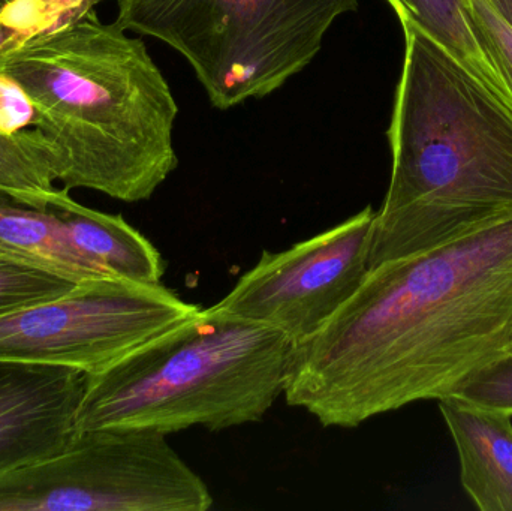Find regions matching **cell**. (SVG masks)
Masks as SVG:
<instances>
[{
	"label": "cell",
	"instance_id": "cell-6",
	"mask_svg": "<svg viewBox=\"0 0 512 511\" xmlns=\"http://www.w3.org/2000/svg\"><path fill=\"white\" fill-rule=\"evenodd\" d=\"M150 429L78 431L63 452L0 477V511H207L213 495Z\"/></svg>",
	"mask_w": 512,
	"mask_h": 511
},
{
	"label": "cell",
	"instance_id": "cell-21",
	"mask_svg": "<svg viewBox=\"0 0 512 511\" xmlns=\"http://www.w3.org/2000/svg\"><path fill=\"white\" fill-rule=\"evenodd\" d=\"M14 2V0H0V11H3V9L6 8V6L9 5V3Z\"/></svg>",
	"mask_w": 512,
	"mask_h": 511
},
{
	"label": "cell",
	"instance_id": "cell-2",
	"mask_svg": "<svg viewBox=\"0 0 512 511\" xmlns=\"http://www.w3.org/2000/svg\"><path fill=\"white\" fill-rule=\"evenodd\" d=\"M388 128L391 179L370 269L512 210V110L409 18ZM369 269V270H370Z\"/></svg>",
	"mask_w": 512,
	"mask_h": 511
},
{
	"label": "cell",
	"instance_id": "cell-13",
	"mask_svg": "<svg viewBox=\"0 0 512 511\" xmlns=\"http://www.w3.org/2000/svg\"><path fill=\"white\" fill-rule=\"evenodd\" d=\"M397 17L409 18L450 51L512 110V98L481 45L466 0H387Z\"/></svg>",
	"mask_w": 512,
	"mask_h": 511
},
{
	"label": "cell",
	"instance_id": "cell-4",
	"mask_svg": "<svg viewBox=\"0 0 512 511\" xmlns=\"http://www.w3.org/2000/svg\"><path fill=\"white\" fill-rule=\"evenodd\" d=\"M295 351L279 330L201 309L107 371L87 375L78 431L170 435L259 422L285 393Z\"/></svg>",
	"mask_w": 512,
	"mask_h": 511
},
{
	"label": "cell",
	"instance_id": "cell-5",
	"mask_svg": "<svg viewBox=\"0 0 512 511\" xmlns=\"http://www.w3.org/2000/svg\"><path fill=\"white\" fill-rule=\"evenodd\" d=\"M358 0H117L116 23L182 54L213 107L264 98L303 71Z\"/></svg>",
	"mask_w": 512,
	"mask_h": 511
},
{
	"label": "cell",
	"instance_id": "cell-12",
	"mask_svg": "<svg viewBox=\"0 0 512 511\" xmlns=\"http://www.w3.org/2000/svg\"><path fill=\"white\" fill-rule=\"evenodd\" d=\"M0 255L72 284L108 279L78 254L65 228L50 210L27 206L2 191Z\"/></svg>",
	"mask_w": 512,
	"mask_h": 511
},
{
	"label": "cell",
	"instance_id": "cell-3",
	"mask_svg": "<svg viewBox=\"0 0 512 511\" xmlns=\"http://www.w3.org/2000/svg\"><path fill=\"white\" fill-rule=\"evenodd\" d=\"M41 114L63 188L125 203L152 198L179 165V107L143 39L95 11L0 60Z\"/></svg>",
	"mask_w": 512,
	"mask_h": 511
},
{
	"label": "cell",
	"instance_id": "cell-22",
	"mask_svg": "<svg viewBox=\"0 0 512 511\" xmlns=\"http://www.w3.org/2000/svg\"><path fill=\"white\" fill-rule=\"evenodd\" d=\"M510 353H512V344H511V351H510Z\"/></svg>",
	"mask_w": 512,
	"mask_h": 511
},
{
	"label": "cell",
	"instance_id": "cell-19",
	"mask_svg": "<svg viewBox=\"0 0 512 511\" xmlns=\"http://www.w3.org/2000/svg\"><path fill=\"white\" fill-rule=\"evenodd\" d=\"M54 189V182L27 161L11 144L0 140V191L27 206Z\"/></svg>",
	"mask_w": 512,
	"mask_h": 511
},
{
	"label": "cell",
	"instance_id": "cell-17",
	"mask_svg": "<svg viewBox=\"0 0 512 511\" xmlns=\"http://www.w3.org/2000/svg\"><path fill=\"white\" fill-rule=\"evenodd\" d=\"M451 395L512 416V353L474 372Z\"/></svg>",
	"mask_w": 512,
	"mask_h": 511
},
{
	"label": "cell",
	"instance_id": "cell-1",
	"mask_svg": "<svg viewBox=\"0 0 512 511\" xmlns=\"http://www.w3.org/2000/svg\"><path fill=\"white\" fill-rule=\"evenodd\" d=\"M512 210L369 270L357 293L297 345L285 399L325 428L444 398L510 353Z\"/></svg>",
	"mask_w": 512,
	"mask_h": 511
},
{
	"label": "cell",
	"instance_id": "cell-18",
	"mask_svg": "<svg viewBox=\"0 0 512 511\" xmlns=\"http://www.w3.org/2000/svg\"><path fill=\"white\" fill-rule=\"evenodd\" d=\"M475 33L512 98V27L489 0H466Z\"/></svg>",
	"mask_w": 512,
	"mask_h": 511
},
{
	"label": "cell",
	"instance_id": "cell-15",
	"mask_svg": "<svg viewBox=\"0 0 512 511\" xmlns=\"http://www.w3.org/2000/svg\"><path fill=\"white\" fill-rule=\"evenodd\" d=\"M0 140L11 144L51 182L53 155L41 131V114L29 93L0 69Z\"/></svg>",
	"mask_w": 512,
	"mask_h": 511
},
{
	"label": "cell",
	"instance_id": "cell-8",
	"mask_svg": "<svg viewBox=\"0 0 512 511\" xmlns=\"http://www.w3.org/2000/svg\"><path fill=\"white\" fill-rule=\"evenodd\" d=\"M376 212L357 215L258 263L209 311L279 330L295 344L315 336L369 273Z\"/></svg>",
	"mask_w": 512,
	"mask_h": 511
},
{
	"label": "cell",
	"instance_id": "cell-20",
	"mask_svg": "<svg viewBox=\"0 0 512 511\" xmlns=\"http://www.w3.org/2000/svg\"><path fill=\"white\" fill-rule=\"evenodd\" d=\"M489 2L512 27V0H489Z\"/></svg>",
	"mask_w": 512,
	"mask_h": 511
},
{
	"label": "cell",
	"instance_id": "cell-14",
	"mask_svg": "<svg viewBox=\"0 0 512 511\" xmlns=\"http://www.w3.org/2000/svg\"><path fill=\"white\" fill-rule=\"evenodd\" d=\"M101 0H14L0 11V60L72 26Z\"/></svg>",
	"mask_w": 512,
	"mask_h": 511
},
{
	"label": "cell",
	"instance_id": "cell-16",
	"mask_svg": "<svg viewBox=\"0 0 512 511\" xmlns=\"http://www.w3.org/2000/svg\"><path fill=\"white\" fill-rule=\"evenodd\" d=\"M77 285L0 255V317L35 303L56 299Z\"/></svg>",
	"mask_w": 512,
	"mask_h": 511
},
{
	"label": "cell",
	"instance_id": "cell-11",
	"mask_svg": "<svg viewBox=\"0 0 512 511\" xmlns=\"http://www.w3.org/2000/svg\"><path fill=\"white\" fill-rule=\"evenodd\" d=\"M39 209L59 219L78 254L105 278L138 284H161L165 266L158 249L120 215L81 206L69 189L42 195Z\"/></svg>",
	"mask_w": 512,
	"mask_h": 511
},
{
	"label": "cell",
	"instance_id": "cell-10",
	"mask_svg": "<svg viewBox=\"0 0 512 511\" xmlns=\"http://www.w3.org/2000/svg\"><path fill=\"white\" fill-rule=\"evenodd\" d=\"M462 485L481 511H512V416L457 396L439 399Z\"/></svg>",
	"mask_w": 512,
	"mask_h": 511
},
{
	"label": "cell",
	"instance_id": "cell-7",
	"mask_svg": "<svg viewBox=\"0 0 512 511\" xmlns=\"http://www.w3.org/2000/svg\"><path fill=\"white\" fill-rule=\"evenodd\" d=\"M200 311L162 284L86 282L0 317V360L99 374Z\"/></svg>",
	"mask_w": 512,
	"mask_h": 511
},
{
	"label": "cell",
	"instance_id": "cell-9",
	"mask_svg": "<svg viewBox=\"0 0 512 511\" xmlns=\"http://www.w3.org/2000/svg\"><path fill=\"white\" fill-rule=\"evenodd\" d=\"M86 383L77 369L0 360V477L72 443Z\"/></svg>",
	"mask_w": 512,
	"mask_h": 511
}]
</instances>
